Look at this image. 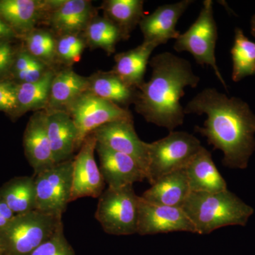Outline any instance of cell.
I'll return each instance as SVG.
<instances>
[{
  "instance_id": "38",
  "label": "cell",
  "mask_w": 255,
  "mask_h": 255,
  "mask_svg": "<svg viewBox=\"0 0 255 255\" xmlns=\"http://www.w3.org/2000/svg\"><path fill=\"white\" fill-rule=\"evenodd\" d=\"M251 30L252 33H253V36L255 37V14L253 16V18H252Z\"/></svg>"
},
{
  "instance_id": "22",
  "label": "cell",
  "mask_w": 255,
  "mask_h": 255,
  "mask_svg": "<svg viewBox=\"0 0 255 255\" xmlns=\"http://www.w3.org/2000/svg\"><path fill=\"white\" fill-rule=\"evenodd\" d=\"M156 45L143 41L136 48L118 53L114 57L115 65L112 71L128 86L138 90L145 83L144 77L152 51Z\"/></svg>"
},
{
  "instance_id": "16",
  "label": "cell",
  "mask_w": 255,
  "mask_h": 255,
  "mask_svg": "<svg viewBox=\"0 0 255 255\" xmlns=\"http://www.w3.org/2000/svg\"><path fill=\"white\" fill-rule=\"evenodd\" d=\"M23 144L33 175L55 164L47 133L44 110L36 112L30 119L23 134Z\"/></svg>"
},
{
  "instance_id": "34",
  "label": "cell",
  "mask_w": 255,
  "mask_h": 255,
  "mask_svg": "<svg viewBox=\"0 0 255 255\" xmlns=\"http://www.w3.org/2000/svg\"><path fill=\"white\" fill-rule=\"evenodd\" d=\"M15 60L12 47L6 41L0 40V78L12 68Z\"/></svg>"
},
{
  "instance_id": "7",
  "label": "cell",
  "mask_w": 255,
  "mask_h": 255,
  "mask_svg": "<svg viewBox=\"0 0 255 255\" xmlns=\"http://www.w3.org/2000/svg\"><path fill=\"white\" fill-rule=\"evenodd\" d=\"M217 39L218 28L214 16V2L212 0H205L203 1L202 8L196 21L176 39L174 49L177 52L190 53L201 66H211L227 90V85L216 63Z\"/></svg>"
},
{
  "instance_id": "27",
  "label": "cell",
  "mask_w": 255,
  "mask_h": 255,
  "mask_svg": "<svg viewBox=\"0 0 255 255\" xmlns=\"http://www.w3.org/2000/svg\"><path fill=\"white\" fill-rule=\"evenodd\" d=\"M82 37L87 46L100 48L109 55L115 53L117 43L124 40L119 28L105 16H94L82 32Z\"/></svg>"
},
{
  "instance_id": "12",
  "label": "cell",
  "mask_w": 255,
  "mask_h": 255,
  "mask_svg": "<svg viewBox=\"0 0 255 255\" xmlns=\"http://www.w3.org/2000/svg\"><path fill=\"white\" fill-rule=\"evenodd\" d=\"M172 232L196 233V230L181 208L156 205L140 197L137 234L144 236Z\"/></svg>"
},
{
  "instance_id": "24",
  "label": "cell",
  "mask_w": 255,
  "mask_h": 255,
  "mask_svg": "<svg viewBox=\"0 0 255 255\" xmlns=\"http://www.w3.org/2000/svg\"><path fill=\"white\" fill-rule=\"evenodd\" d=\"M0 197L16 215L35 211L36 192L34 177L12 178L0 188Z\"/></svg>"
},
{
  "instance_id": "10",
  "label": "cell",
  "mask_w": 255,
  "mask_h": 255,
  "mask_svg": "<svg viewBox=\"0 0 255 255\" xmlns=\"http://www.w3.org/2000/svg\"><path fill=\"white\" fill-rule=\"evenodd\" d=\"M97 143L92 132L85 139L78 155L73 158L70 202L84 197L99 198L105 190V179L95 158Z\"/></svg>"
},
{
  "instance_id": "9",
  "label": "cell",
  "mask_w": 255,
  "mask_h": 255,
  "mask_svg": "<svg viewBox=\"0 0 255 255\" xmlns=\"http://www.w3.org/2000/svg\"><path fill=\"white\" fill-rule=\"evenodd\" d=\"M73 119L78 130L77 150L84 140L98 128L105 124L132 118L128 110L103 100L87 91L65 110Z\"/></svg>"
},
{
  "instance_id": "35",
  "label": "cell",
  "mask_w": 255,
  "mask_h": 255,
  "mask_svg": "<svg viewBox=\"0 0 255 255\" xmlns=\"http://www.w3.org/2000/svg\"><path fill=\"white\" fill-rule=\"evenodd\" d=\"M35 58L32 57L26 50L20 52L15 58L14 65L15 74L27 70L34 62Z\"/></svg>"
},
{
  "instance_id": "33",
  "label": "cell",
  "mask_w": 255,
  "mask_h": 255,
  "mask_svg": "<svg viewBox=\"0 0 255 255\" xmlns=\"http://www.w3.org/2000/svg\"><path fill=\"white\" fill-rule=\"evenodd\" d=\"M52 69L48 65L35 59L31 66L24 71L16 74V78L18 79L19 83H30L41 80L48 70Z\"/></svg>"
},
{
  "instance_id": "39",
  "label": "cell",
  "mask_w": 255,
  "mask_h": 255,
  "mask_svg": "<svg viewBox=\"0 0 255 255\" xmlns=\"http://www.w3.org/2000/svg\"><path fill=\"white\" fill-rule=\"evenodd\" d=\"M0 255H4L3 253L2 248H1V243H0Z\"/></svg>"
},
{
  "instance_id": "13",
  "label": "cell",
  "mask_w": 255,
  "mask_h": 255,
  "mask_svg": "<svg viewBox=\"0 0 255 255\" xmlns=\"http://www.w3.org/2000/svg\"><path fill=\"white\" fill-rule=\"evenodd\" d=\"M62 0H0V16L15 34L23 37L45 22Z\"/></svg>"
},
{
  "instance_id": "17",
  "label": "cell",
  "mask_w": 255,
  "mask_h": 255,
  "mask_svg": "<svg viewBox=\"0 0 255 255\" xmlns=\"http://www.w3.org/2000/svg\"><path fill=\"white\" fill-rule=\"evenodd\" d=\"M47 133L55 164L73 159L77 150L78 130L65 110H44Z\"/></svg>"
},
{
  "instance_id": "14",
  "label": "cell",
  "mask_w": 255,
  "mask_h": 255,
  "mask_svg": "<svg viewBox=\"0 0 255 255\" xmlns=\"http://www.w3.org/2000/svg\"><path fill=\"white\" fill-rule=\"evenodd\" d=\"M193 0H182L172 4L159 6L152 14L144 16L139 26L144 41L156 46L166 44L180 35L176 29L178 21L192 3Z\"/></svg>"
},
{
  "instance_id": "6",
  "label": "cell",
  "mask_w": 255,
  "mask_h": 255,
  "mask_svg": "<svg viewBox=\"0 0 255 255\" xmlns=\"http://www.w3.org/2000/svg\"><path fill=\"white\" fill-rule=\"evenodd\" d=\"M140 196L132 185L104 191L99 197L95 218L104 231L112 236H130L137 232Z\"/></svg>"
},
{
  "instance_id": "31",
  "label": "cell",
  "mask_w": 255,
  "mask_h": 255,
  "mask_svg": "<svg viewBox=\"0 0 255 255\" xmlns=\"http://www.w3.org/2000/svg\"><path fill=\"white\" fill-rule=\"evenodd\" d=\"M30 255H76L65 238L63 227L36 248Z\"/></svg>"
},
{
  "instance_id": "26",
  "label": "cell",
  "mask_w": 255,
  "mask_h": 255,
  "mask_svg": "<svg viewBox=\"0 0 255 255\" xmlns=\"http://www.w3.org/2000/svg\"><path fill=\"white\" fill-rule=\"evenodd\" d=\"M56 70H48L44 76L35 82L16 84L17 112L24 113L28 111L46 110L48 107L50 85Z\"/></svg>"
},
{
  "instance_id": "1",
  "label": "cell",
  "mask_w": 255,
  "mask_h": 255,
  "mask_svg": "<svg viewBox=\"0 0 255 255\" xmlns=\"http://www.w3.org/2000/svg\"><path fill=\"white\" fill-rule=\"evenodd\" d=\"M185 114H206L204 127L196 132L210 145L222 151L223 165L244 169L255 150V115L244 101L206 88L184 107Z\"/></svg>"
},
{
  "instance_id": "37",
  "label": "cell",
  "mask_w": 255,
  "mask_h": 255,
  "mask_svg": "<svg viewBox=\"0 0 255 255\" xmlns=\"http://www.w3.org/2000/svg\"><path fill=\"white\" fill-rule=\"evenodd\" d=\"M13 30L6 24V22L0 16V40L6 41V39L12 38L15 36Z\"/></svg>"
},
{
  "instance_id": "28",
  "label": "cell",
  "mask_w": 255,
  "mask_h": 255,
  "mask_svg": "<svg viewBox=\"0 0 255 255\" xmlns=\"http://www.w3.org/2000/svg\"><path fill=\"white\" fill-rule=\"evenodd\" d=\"M232 80L238 82L255 74V42L251 41L241 28L235 31L234 44L231 49Z\"/></svg>"
},
{
  "instance_id": "18",
  "label": "cell",
  "mask_w": 255,
  "mask_h": 255,
  "mask_svg": "<svg viewBox=\"0 0 255 255\" xmlns=\"http://www.w3.org/2000/svg\"><path fill=\"white\" fill-rule=\"evenodd\" d=\"M95 16V9L89 0H63L50 13L46 22L57 36L82 33Z\"/></svg>"
},
{
  "instance_id": "4",
  "label": "cell",
  "mask_w": 255,
  "mask_h": 255,
  "mask_svg": "<svg viewBox=\"0 0 255 255\" xmlns=\"http://www.w3.org/2000/svg\"><path fill=\"white\" fill-rule=\"evenodd\" d=\"M63 217L38 211L15 215L0 231L4 255H30L63 227Z\"/></svg>"
},
{
  "instance_id": "20",
  "label": "cell",
  "mask_w": 255,
  "mask_h": 255,
  "mask_svg": "<svg viewBox=\"0 0 255 255\" xmlns=\"http://www.w3.org/2000/svg\"><path fill=\"white\" fill-rule=\"evenodd\" d=\"M190 193L185 169H180L161 177L140 197L150 204L182 209Z\"/></svg>"
},
{
  "instance_id": "30",
  "label": "cell",
  "mask_w": 255,
  "mask_h": 255,
  "mask_svg": "<svg viewBox=\"0 0 255 255\" xmlns=\"http://www.w3.org/2000/svg\"><path fill=\"white\" fill-rule=\"evenodd\" d=\"M87 45L81 33L57 36V60L66 67L78 63Z\"/></svg>"
},
{
  "instance_id": "25",
  "label": "cell",
  "mask_w": 255,
  "mask_h": 255,
  "mask_svg": "<svg viewBox=\"0 0 255 255\" xmlns=\"http://www.w3.org/2000/svg\"><path fill=\"white\" fill-rule=\"evenodd\" d=\"M142 0H106L102 4L104 16L115 24L128 39L134 28L144 17Z\"/></svg>"
},
{
  "instance_id": "8",
  "label": "cell",
  "mask_w": 255,
  "mask_h": 255,
  "mask_svg": "<svg viewBox=\"0 0 255 255\" xmlns=\"http://www.w3.org/2000/svg\"><path fill=\"white\" fill-rule=\"evenodd\" d=\"M73 172V158L33 175L36 184V211L63 217L71 199Z\"/></svg>"
},
{
  "instance_id": "2",
  "label": "cell",
  "mask_w": 255,
  "mask_h": 255,
  "mask_svg": "<svg viewBox=\"0 0 255 255\" xmlns=\"http://www.w3.org/2000/svg\"><path fill=\"white\" fill-rule=\"evenodd\" d=\"M149 64L151 78L137 90L135 110L147 123L173 131L184 123L185 113L180 100L184 90L196 88L200 78L190 62L169 52L155 55Z\"/></svg>"
},
{
  "instance_id": "32",
  "label": "cell",
  "mask_w": 255,
  "mask_h": 255,
  "mask_svg": "<svg viewBox=\"0 0 255 255\" xmlns=\"http://www.w3.org/2000/svg\"><path fill=\"white\" fill-rule=\"evenodd\" d=\"M16 84L9 81L0 82V111L17 110Z\"/></svg>"
},
{
  "instance_id": "36",
  "label": "cell",
  "mask_w": 255,
  "mask_h": 255,
  "mask_svg": "<svg viewBox=\"0 0 255 255\" xmlns=\"http://www.w3.org/2000/svg\"><path fill=\"white\" fill-rule=\"evenodd\" d=\"M15 215L5 201L0 197V231L7 226Z\"/></svg>"
},
{
  "instance_id": "11",
  "label": "cell",
  "mask_w": 255,
  "mask_h": 255,
  "mask_svg": "<svg viewBox=\"0 0 255 255\" xmlns=\"http://www.w3.org/2000/svg\"><path fill=\"white\" fill-rule=\"evenodd\" d=\"M93 133L99 143L135 159L146 175L148 164L147 142L142 141L137 135L134 128L133 118L105 124Z\"/></svg>"
},
{
  "instance_id": "3",
  "label": "cell",
  "mask_w": 255,
  "mask_h": 255,
  "mask_svg": "<svg viewBox=\"0 0 255 255\" xmlns=\"http://www.w3.org/2000/svg\"><path fill=\"white\" fill-rule=\"evenodd\" d=\"M182 209L199 235L228 226H246L254 213L253 207L228 189L216 193L191 192Z\"/></svg>"
},
{
  "instance_id": "23",
  "label": "cell",
  "mask_w": 255,
  "mask_h": 255,
  "mask_svg": "<svg viewBox=\"0 0 255 255\" xmlns=\"http://www.w3.org/2000/svg\"><path fill=\"white\" fill-rule=\"evenodd\" d=\"M89 90L97 97L128 110L135 103L137 89L128 86L112 70L99 71L89 77Z\"/></svg>"
},
{
  "instance_id": "29",
  "label": "cell",
  "mask_w": 255,
  "mask_h": 255,
  "mask_svg": "<svg viewBox=\"0 0 255 255\" xmlns=\"http://www.w3.org/2000/svg\"><path fill=\"white\" fill-rule=\"evenodd\" d=\"M26 51L35 59L54 68L57 60V36L53 32L35 28L24 36Z\"/></svg>"
},
{
  "instance_id": "5",
  "label": "cell",
  "mask_w": 255,
  "mask_h": 255,
  "mask_svg": "<svg viewBox=\"0 0 255 255\" xmlns=\"http://www.w3.org/2000/svg\"><path fill=\"white\" fill-rule=\"evenodd\" d=\"M148 164L146 179L152 185L161 177L184 169L202 147L200 140L185 131H171L147 144Z\"/></svg>"
},
{
  "instance_id": "21",
  "label": "cell",
  "mask_w": 255,
  "mask_h": 255,
  "mask_svg": "<svg viewBox=\"0 0 255 255\" xmlns=\"http://www.w3.org/2000/svg\"><path fill=\"white\" fill-rule=\"evenodd\" d=\"M88 90V78L75 73L70 67L56 70L46 110H65Z\"/></svg>"
},
{
  "instance_id": "19",
  "label": "cell",
  "mask_w": 255,
  "mask_h": 255,
  "mask_svg": "<svg viewBox=\"0 0 255 255\" xmlns=\"http://www.w3.org/2000/svg\"><path fill=\"white\" fill-rule=\"evenodd\" d=\"M184 169L191 192L216 193L228 189L211 152L203 146Z\"/></svg>"
},
{
  "instance_id": "15",
  "label": "cell",
  "mask_w": 255,
  "mask_h": 255,
  "mask_svg": "<svg viewBox=\"0 0 255 255\" xmlns=\"http://www.w3.org/2000/svg\"><path fill=\"white\" fill-rule=\"evenodd\" d=\"M96 150L100 159V169L109 188L133 185L146 179L143 169L130 156L117 152L97 142Z\"/></svg>"
}]
</instances>
